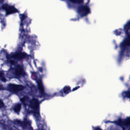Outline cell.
<instances>
[{
	"instance_id": "52a82bcc",
	"label": "cell",
	"mask_w": 130,
	"mask_h": 130,
	"mask_svg": "<svg viewBox=\"0 0 130 130\" xmlns=\"http://www.w3.org/2000/svg\"><path fill=\"white\" fill-rule=\"evenodd\" d=\"M38 87H39V89H40V91H41V92L42 94H44V87H43L42 81L41 80H39L38 81Z\"/></svg>"
},
{
	"instance_id": "5bb4252c",
	"label": "cell",
	"mask_w": 130,
	"mask_h": 130,
	"mask_svg": "<svg viewBox=\"0 0 130 130\" xmlns=\"http://www.w3.org/2000/svg\"><path fill=\"white\" fill-rule=\"evenodd\" d=\"M127 96H128V97H129V98H130V92L127 93Z\"/></svg>"
},
{
	"instance_id": "7c38bea8",
	"label": "cell",
	"mask_w": 130,
	"mask_h": 130,
	"mask_svg": "<svg viewBox=\"0 0 130 130\" xmlns=\"http://www.w3.org/2000/svg\"><path fill=\"white\" fill-rule=\"evenodd\" d=\"M70 1L73 3H78V4H80L82 3L83 2L82 0H70Z\"/></svg>"
},
{
	"instance_id": "8fae6325",
	"label": "cell",
	"mask_w": 130,
	"mask_h": 130,
	"mask_svg": "<svg viewBox=\"0 0 130 130\" xmlns=\"http://www.w3.org/2000/svg\"><path fill=\"white\" fill-rule=\"evenodd\" d=\"M70 91V87H66L64 88V92L65 94H68Z\"/></svg>"
},
{
	"instance_id": "30bf717a",
	"label": "cell",
	"mask_w": 130,
	"mask_h": 130,
	"mask_svg": "<svg viewBox=\"0 0 130 130\" xmlns=\"http://www.w3.org/2000/svg\"><path fill=\"white\" fill-rule=\"evenodd\" d=\"M0 79H1V80L4 82H6L7 81L6 79L4 77V75L3 72H0Z\"/></svg>"
},
{
	"instance_id": "4fadbf2b",
	"label": "cell",
	"mask_w": 130,
	"mask_h": 130,
	"mask_svg": "<svg viewBox=\"0 0 130 130\" xmlns=\"http://www.w3.org/2000/svg\"><path fill=\"white\" fill-rule=\"evenodd\" d=\"M126 124L130 125V118H128L126 121Z\"/></svg>"
},
{
	"instance_id": "277c9868",
	"label": "cell",
	"mask_w": 130,
	"mask_h": 130,
	"mask_svg": "<svg viewBox=\"0 0 130 130\" xmlns=\"http://www.w3.org/2000/svg\"><path fill=\"white\" fill-rule=\"evenodd\" d=\"M30 106L35 110H37L39 106V103L38 100L36 99H33L30 102Z\"/></svg>"
},
{
	"instance_id": "7a4b0ae2",
	"label": "cell",
	"mask_w": 130,
	"mask_h": 130,
	"mask_svg": "<svg viewBox=\"0 0 130 130\" xmlns=\"http://www.w3.org/2000/svg\"><path fill=\"white\" fill-rule=\"evenodd\" d=\"M3 9L6 11L7 15L15 13L17 12V9L15 8L13 6L8 5H4L3 6Z\"/></svg>"
},
{
	"instance_id": "ba28073f",
	"label": "cell",
	"mask_w": 130,
	"mask_h": 130,
	"mask_svg": "<svg viewBox=\"0 0 130 130\" xmlns=\"http://www.w3.org/2000/svg\"><path fill=\"white\" fill-rule=\"evenodd\" d=\"M21 109V105L20 104H17V105H16L14 107V110L15 112H19L20 111V110Z\"/></svg>"
},
{
	"instance_id": "3957f363",
	"label": "cell",
	"mask_w": 130,
	"mask_h": 130,
	"mask_svg": "<svg viewBox=\"0 0 130 130\" xmlns=\"http://www.w3.org/2000/svg\"><path fill=\"white\" fill-rule=\"evenodd\" d=\"M89 9L87 6H82L78 9V12L82 16H84L89 13Z\"/></svg>"
},
{
	"instance_id": "9c48e42d",
	"label": "cell",
	"mask_w": 130,
	"mask_h": 130,
	"mask_svg": "<svg viewBox=\"0 0 130 130\" xmlns=\"http://www.w3.org/2000/svg\"><path fill=\"white\" fill-rule=\"evenodd\" d=\"M123 45L124 46H130V38H128V39L125 40V41L123 44Z\"/></svg>"
},
{
	"instance_id": "5b68a950",
	"label": "cell",
	"mask_w": 130,
	"mask_h": 130,
	"mask_svg": "<svg viewBox=\"0 0 130 130\" xmlns=\"http://www.w3.org/2000/svg\"><path fill=\"white\" fill-rule=\"evenodd\" d=\"M24 71L23 68L20 66H18L17 68L15 70V74L16 76H21L22 75L24 74Z\"/></svg>"
},
{
	"instance_id": "6da1fadb",
	"label": "cell",
	"mask_w": 130,
	"mask_h": 130,
	"mask_svg": "<svg viewBox=\"0 0 130 130\" xmlns=\"http://www.w3.org/2000/svg\"><path fill=\"white\" fill-rule=\"evenodd\" d=\"M8 87L10 91L13 92H17L21 91L23 89V87L21 85H17L14 84H10L8 86Z\"/></svg>"
},
{
	"instance_id": "8992f818",
	"label": "cell",
	"mask_w": 130,
	"mask_h": 130,
	"mask_svg": "<svg viewBox=\"0 0 130 130\" xmlns=\"http://www.w3.org/2000/svg\"><path fill=\"white\" fill-rule=\"evenodd\" d=\"M27 57V54L25 53H17L15 54L13 56V58H17L19 59H21L23 58H25Z\"/></svg>"
}]
</instances>
